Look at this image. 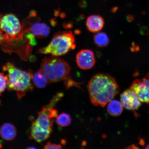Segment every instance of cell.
<instances>
[{
	"label": "cell",
	"instance_id": "cell-20",
	"mask_svg": "<svg viewBox=\"0 0 149 149\" xmlns=\"http://www.w3.org/2000/svg\"><path fill=\"white\" fill-rule=\"evenodd\" d=\"M145 148L146 149H149V144L147 145Z\"/></svg>",
	"mask_w": 149,
	"mask_h": 149
},
{
	"label": "cell",
	"instance_id": "cell-13",
	"mask_svg": "<svg viewBox=\"0 0 149 149\" xmlns=\"http://www.w3.org/2000/svg\"><path fill=\"white\" fill-rule=\"evenodd\" d=\"M108 104L107 111L109 114L111 116H118L122 113L124 107L121 102L112 100Z\"/></svg>",
	"mask_w": 149,
	"mask_h": 149
},
{
	"label": "cell",
	"instance_id": "cell-3",
	"mask_svg": "<svg viewBox=\"0 0 149 149\" xmlns=\"http://www.w3.org/2000/svg\"><path fill=\"white\" fill-rule=\"evenodd\" d=\"M39 70L47 79L49 83L64 81L67 89L72 87L80 88L81 83H77L69 76L70 68L68 63L62 59L53 56L43 59Z\"/></svg>",
	"mask_w": 149,
	"mask_h": 149
},
{
	"label": "cell",
	"instance_id": "cell-10",
	"mask_svg": "<svg viewBox=\"0 0 149 149\" xmlns=\"http://www.w3.org/2000/svg\"><path fill=\"white\" fill-rule=\"evenodd\" d=\"M77 65L81 69H90L94 66L95 63V58L94 53L89 49L82 50L76 56Z\"/></svg>",
	"mask_w": 149,
	"mask_h": 149
},
{
	"label": "cell",
	"instance_id": "cell-4",
	"mask_svg": "<svg viewBox=\"0 0 149 149\" xmlns=\"http://www.w3.org/2000/svg\"><path fill=\"white\" fill-rule=\"evenodd\" d=\"M3 72L8 73V84L7 88L16 92L19 99L33 90L31 80L33 73L31 70L26 71L18 68L12 63L8 62L3 67Z\"/></svg>",
	"mask_w": 149,
	"mask_h": 149
},
{
	"label": "cell",
	"instance_id": "cell-18",
	"mask_svg": "<svg viewBox=\"0 0 149 149\" xmlns=\"http://www.w3.org/2000/svg\"><path fill=\"white\" fill-rule=\"evenodd\" d=\"M44 149H62V147L60 145L52 144L48 142L44 147Z\"/></svg>",
	"mask_w": 149,
	"mask_h": 149
},
{
	"label": "cell",
	"instance_id": "cell-12",
	"mask_svg": "<svg viewBox=\"0 0 149 149\" xmlns=\"http://www.w3.org/2000/svg\"><path fill=\"white\" fill-rule=\"evenodd\" d=\"M0 135L5 140L12 141L16 137V128L12 124L9 123H5L0 128Z\"/></svg>",
	"mask_w": 149,
	"mask_h": 149
},
{
	"label": "cell",
	"instance_id": "cell-11",
	"mask_svg": "<svg viewBox=\"0 0 149 149\" xmlns=\"http://www.w3.org/2000/svg\"><path fill=\"white\" fill-rule=\"evenodd\" d=\"M105 22L103 18L98 15H93L87 19L86 25L89 31L93 33L99 32L103 29Z\"/></svg>",
	"mask_w": 149,
	"mask_h": 149
},
{
	"label": "cell",
	"instance_id": "cell-19",
	"mask_svg": "<svg viewBox=\"0 0 149 149\" xmlns=\"http://www.w3.org/2000/svg\"><path fill=\"white\" fill-rule=\"evenodd\" d=\"M6 40L4 34L0 30V45L3 44L5 42Z\"/></svg>",
	"mask_w": 149,
	"mask_h": 149
},
{
	"label": "cell",
	"instance_id": "cell-17",
	"mask_svg": "<svg viewBox=\"0 0 149 149\" xmlns=\"http://www.w3.org/2000/svg\"><path fill=\"white\" fill-rule=\"evenodd\" d=\"M8 82V76L3 73H0V95L7 88Z\"/></svg>",
	"mask_w": 149,
	"mask_h": 149
},
{
	"label": "cell",
	"instance_id": "cell-1",
	"mask_svg": "<svg viewBox=\"0 0 149 149\" xmlns=\"http://www.w3.org/2000/svg\"><path fill=\"white\" fill-rule=\"evenodd\" d=\"M87 88L92 103L102 107H105L119 92L115 78L105 73L95 74L89 81Z\"/></svg>",
	"mask_w": 149,
	"mask_h": 149
},
{
	"label": "cell",
	"instance_id": "cell-14",
	"mask_svg": "<svg viewBox=\"0 0 149 149\" xmlns=\"http://www.w3.org/2000/svg\"><path fill=\"white\" fill-rule=\"evenodd\" d=\"M32 80L33 84L38 88H45L49 83L47 79L39 70L33 74Z\"/></svg>",
	"mask_w": 149,
	"mask_h": 149
},
{
	"label": "cell",
	"instance_id": "cell-7",
	"mask_svg": "<svg viewBox=\"0 0 149 149\" xmlns=\"http://www.w3.org/2000/svg\"><path fill=\"white\" fill-rule=\"evenodd\" d=\"M130 88L134 91L141 102L149 103V73L142 79L134 81Z\"/></svg>",
	"mask_w": 149,
	"mask_h": 149
},
{
	"label": "cell",
	"instance_id": "cell-9",
	"mask_svg": "<svg viewBox=\"0 0 149 149\" xmlns=\"http://www.w3.org/2000/svg\"><path fill=\"white\" fill-rule=\"evenodd\" d=\"M120 97L123 107L128 110L135 111L141 107V102L134 91L131 88L124 91Z\"/></svg>",
	"mask_w": 149,
	"mask_h": 149
},
{
	"label": "cell",
	"instance_id": "cell-8",
	"mask_svg": "<svg viewBox=\"0 0 149 149\" xmlns=\"http://www.w3.org/2000/svg\"><path fill=\"white\" fill-rule=\"evenodd\" d=\"M28 17L30 20L27 18V24H26L25 23H23L27 25L28 27L23 25L24 29H28V32L31 33L33 36L38 38H44L49 35L50 28L47 24L39 22L40 19L38 17L33 22L30 16L29 15Z\"/></svg>",
	"mask_w": 149,
	"mask_h": 149
},
{
	"label": "cell",
	"instance_id": "cell-6",
	"mask_svg": "<svg viewBox=\"0 0 149 149\" xmlns=\"http://www.w3.org/2000/svg\"><path fill=\"white\" fill-rule=\"evenodd\" d=\"M0 30L4 35L5 42L22 40L25 34L23 25L13 14H0Z\"/></svg>",
	"mask_w": 149,
	"mask_h": 149
},
{
	"label": "cell",
	"instance_id": "cell-15",
	"mask_svg": "<svg viewBox=\"0 0 149 149\" xmlns=\"http://www.w3.org/2000/svg\"><path fill=\"white\" fill-rule=\"evenodd\" d=\"M95 43L98 47L103 48L107 46L109 43V39L105 33H98L94 35Z\"/></svg>",
	"mask_w": 149,
	"mask_h": 149
},
{
	"label": "cell",
	"instance_id": "cell-5",
	"mask_svg": "<svg viewBox=\"0 0 149 149\" xmlns=\"http://www.w3.org/2000/svg\"><path fill=\"white\" fill-rule=\"evenodd\" d=\"M76 42L74 35L71 31H60L56 33L47 46L40 48L39 53L50 54L58 57L75 49Z\"/></svg>",
	"mask_w": 149,
	"mask_h": 149
},
{
	"label": "cell",
	"instance_id": "cell-2",
	"mask_svg": "<svg viewBox=\"0 0 149 149\" xmlns=\"http://www.w3.org/2000/svg\"><path fill=\"white\" fill-rule=\"evenodd\" d=\"M64 94L58 93L47 105L39 112L36 120L33 121L31 128L30 137L39 143L42 142L50 137L53 130L54 123L58 116V111L54 109L62 99Z\"/></svg>",
	"mask_w": 149,
	"mask_h": 149
},
{
	"label": "cell",
	"instance_id": "cell-16",
	"mask_svg": "<svg viewBox=\"0 0 149 149\" xmlns=\"http://www.w3.org/2000/svg\"><path fill=\"white\" fill-rule=\"evenodd\" d=\"M56 122L58 125L64 127L70 125L72 122V118L68 113H62L58 115Z\"/></svg>",
	"mask_w": 149,
	"mask_h": 149
}]
</instances>
